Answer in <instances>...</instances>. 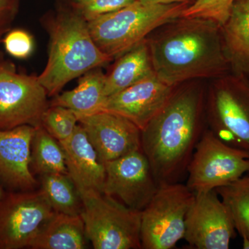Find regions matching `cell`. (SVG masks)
<instances>
[{
    "label": "cell",
    "instance_id": "6da1fadb",
    "mask_svg": "<svg viewBox=\"0 0 249 249\" xmlns=\"http://www.w3.org/2000/svg\"><path fill=\"white\" fill-rule=\"evenodd\" d=\"M183 84L142 131V151L158 186L180 182L206 129V91L197 83Z\"/></svg>",
    "mask_w": 249,
    "mask_h": 249
},
{
    "label": "cell",
    "instance_id": "7a4b0ae2",
    "mask_svg": "<svg viewBox=\"0 0 249 249\" xmlns=\"http://www.w3.org/2000/svg\"><path fill=\"white\" fill-rule=\"evenodd\" d=\"M152 34L146 40L152 67L157 78L167 85L219 78L231 68L222 27L213 21L179 17Z\"/></svg>",
    "mask_w": 249,
    "mask_h": 249
},
{
    "label": "cell",
    "instance_id": "3957f363",
    "mask_svg": "<svg viewBox=\"0 0 249 249\" xmlns=\"http://www.w3.org/2000/svg\"><path fill=\"white\" fill-rule=\"evenodd\" d=\"M49 56L37 76L48 96H55L71 80L113 60L98 48L88 22L74 11L59 14L47 24Z\"/></svg>",
    "mask_w": 249,
    "mask_h": 249
},
{
    "label": "cell",
    "instance_id": "277c9868",
    "mask_svg": "<svg viewBox=\"0 0 249 249\" xmlns=\"http://www.w3.org/2000/svg\"><path fill=\"white\" fill-rule=\"evenodd\" d=\"M189 5L148 4L135 1L89 21L88 27L98 48L110 58H118L159 27L181 17Z\"/></svg>",
    "mask_w": 249,
    "mask_h": 249
},
{
    "label": "cell",
    "instance_id": "5b68a950",
    "mask_svg": "<svg viewBox=\"0 0 249 249\" xmlns=\"http://www.w3.org/2000/svg\"><path fill=\"white\" fill-rule=\"evenodd\" d=\"M88 240L95 249H142V211L99 192L80 195Z\"/></svg>",
    "mask_w": 249,
    "mask_h": 249
},
{
    "label": "cell",
    "instance_id": "8992f818",
    "mask_svg": "<svg viewBox=\"0 0 249 249\" xmlns=\"http://www.w3.org/2000/svg\"><path fill=\"white\" fill-rule=\"evenodd\" d=\"M206 93V122L231 146L249 153V80L240 73L215 78Z\"/></svg>",
    "mask_w": 249,
    "mask_h": 249
},
{
    "label": "cell",
    "instance_id": "52a82bcc",
    "mask_svg": "<svg viewBox=\"0 0 249 249\" xmlns=\"http://www.w3.org/2000/svg\"><path fill=\"white\" fill-rule=\"evenodd\" d=\"M195 197L181 182L159 186L142 211V249H173L184 237L187 214Z\"/></svg>",
    "mask_w": 249,
    "mask_h": 249
},
{
    "label": "cell",
    "instance_id": "ba28073f",
    "mask_svg": "<svg viewBox=\"0 0 249 249\" xmlns=\"http://www.w3.org/2000/svg\"><path fill=\"white\" fill-rule=\"evenodd\" d=\"M249 172V153L228 145L206 128L187 168L186 186L195 194L214 191Z\"/></svg>",
    "mask_w": 249,
    "mask_h": 249
},
{
    "label": "cell",
    "instance_id": "9c48e42d",
    "mask_svg": "<svg viewBox=\"0 0 249 249\" xmlns=\"http://www.w3.org/2000/svg\"><path fill=\"white\" fill-rule=\"evenodd\" d=\"M47 91L37 76L18 73L6 62L0 67V129L41 125L49 104Z\"/></svg>",
    "mask_w": 249,
    "mask_h": 249
},
{
    "label": "cell",
    "instance_id": "30bf717a",
    "mask_svg": "<svg viewBox=\"0 0 249 249\" xmlns=\"http://www.w3.org/2000/svg\"><path fill=\"white\" fill-rule=\"evenodd\" d=\"M54 213L40 190L6 193L0 201V249L30 247Z\"/></svg>",
    "mask_w": 249,
    "mask_h": 249
},
{
    "label": "cell",
    "instance_id": "8fae6325",
    "mask_svg": "<svg viewBox=\"0 0 249 249\" xmlns=\"http://www.w3.org/2000/svg\"><path fill=\"white\" fill-rule=\"evenodd\" d=\"M235 232L229 210L215 190L196 194L187 214L183 237L191 247L228 249Z\"/></svg>",
    "mask_w": 249,
    "mask_h": 249
},
{
    "label": "cell",
    "instance_id": "7c38bea8",
    "mask_svg": "<svg viewBox=\"0 0 249 249\" xmlns=\"http://www.w3.org/2000/svg\"><path fill=\"white\" fill-rule=\"evenodd\" d=\"M106 177L103 193L130 209L142 211L159 186L142 150L104 163Z\"/></svg>",
    "mask_w": 249,
    "mask_h": 249
},
{
    "label": "cell",
    "instance_id": "4fadbf2b",
    "mask_svg": "<svg viewBox=\"0 0 249 249\" xmlns=\"http://www.w3.org/2000/svg\"><path fill=\"white\" fill-rule=\"evenodd\" d=\"M78 118L102 163L142 150V130L124 116L100 111Z\"/></svg>",
    "mask_w": 249,
    "mask_h": 249
},
{
    "label": "cell",
    "instance_id": "5bb4252c",
    "mask_svg": "<svg viewBox=\"0 0 249 249\" xmlns=\"http://www.w3.org/2000/svg\"><path fill=\"white\" fill-rule=\"evenodd\" d=\"M177 87L163 83L155 73L108 96L101 111L124 116L142 131L164 107Z\"/></svg>",
    "mask_w": 249,
    "mask_h": 249
},
{
    "label": "cell",
    "instance_id": "9a60e30c",
    "mask_svg": "<svg viewBox=\"0 0 249 249\" xmlns=\"http://www.w3.org/2000/svg\"><path fill=\"white\" fill-rule=\"evenodd\" d=\"M35 129L28 124L0 129V181L12 191H34L37 186L30 164Z\"/></svg>",
    "mask_w": 249,
    "mask_h": 249
},
{
    "label": "cell",
    "instance_id": "2e32d148",
    "mask_svg": "<svg viewBox=\"0 0 249 249\" xmlns=\"http://www.w3.org/2000/svg\"><path fill=\"white\" fill-rule=\"evenodd\" d=\"M60 143L65 152L67 174L80 195L91 191L103 193L106 168L83 127L78 124L71 137Z\"/></svg>",
    "mask_w": 249,
    "mask_h": 249
},
{
    "label": "cell",
    "instance_id": "e0dca14e",
    "mask_svg": "<svg viewBox=\"0 0 249 249\" xmlns=\"http://www.w3.org/2000/svg\"><path fill=\"white\" fill-rule=\"evenodd\" d=\"M155 74L146 39L117 58L106 74V98L122 91L147 77Z\"/></svg>",
    "mask_w": 249,
    "mask_h": 249
},
{
    "label": "cell",
    "instance_id": "ac0fdd59",
    "mask_svg": "<svg viewBox=\"0 0 249 249\" xmlns=\"http://www.w3.org/2000/svg\"><path fill=\"white\" fill-rule=\"evenodd\" d=\"M222 32L232 68L249 76V0H235Z\"/></svg>",
    "mask_w": 249,
    "mask_h": 249
},
{
    "label": "cell",
    "instance_id": "d6986e66",
    "mask_svg": "<svg viewBox=\"0 0 249 249\" xmlns=\"http://www.w3.org/2000/svg\"><path fill=\"white\" fill-rule=\"evenodd\" d=\"M87 240L81 216L55 212L41 229L29 248L84 249Z\"/></svg>",
    "mask_w": 249,
    "mask_h": 249
},
{
    "label": "cell",
    "instance_id": "ffe728a7",
    "mask_svg": "<svg viewBox=\"0 0 249 249\" xmlns=\"http://www.w3.org/2000/svg\"><path fill=\"white\" fill-rule=\"evenodd\" d=\"M100 68L87 72L80 78L76 88L54 96L49 106L69 108L78 116L89 115L101 111L106 99V74Z\"/></svg>",
    "mask_w": 249,
    "mask_h": 249
},
{
    "label": "cell",
    "instance_id": "44dd1931",
    "mask_svg": "<svg viewBox=\"0 0 249 249\" xmlns=\"http://www.w3.org/2000/svg\"><path fill=\"white\" fill-rule=\"evenodd\" d=\"M31 169L33 173L67 174L65 152L60 142L42 125L36 127L31 145Z\"/></svg>",
    "mask_w": 249,
    "mask_h": 249
},
{
    "label": "cell",
    "instance_id": "7402d4cb",
    "mask_svg": "<svg viewBox=\"0 0 249 249\" xmlns=\"http://www.w3.org/2000/svg\"><path fill=\"white\" fill-rule=\"evenodd\" d=\"M40 190L55 212L70 215L81 214V197L68 174L41 175Z\"/></svg>",
    "mask_w": 249,
    "mask_h": 249
},
{
    "label": "cell",
    "instance_id": "603a6c76",
    "mask_svg": "<svg viewBox=\"0 0 249 249\" xmlns=\"http://www.w3.org/2000/svg\"><path fill=\"white\" fill-rule=\"evenodd\" d=\"M215 191L229 210L243 249H249V180L244 176Z\"/></svg>",
    "mask_w": 249,
    "mask_h": 249
},
{
    "label": "cell",
    "instance_id": "cb8c5ba5",
    "mask_svg": "<svg viewBox=\"0 0 249 249\" xmlns=\"http://www.w3.org/2000/svg\"><path fill=\"white\" fill-rule=\"evenodd\" d=\"M78 124L76 113L62 106H49L41 119V125L59 142L70 139Z\"/></svg>",
    "mask_w": 249,
    "mask_h": 249
},
{
    "label": "cell",
    "instance_id": "d4e9b609",
    "mask_svg": "<svg viewBox=\"0 0 249 249\" xmlns=\"http://www.w3.org/2000/svg\"><path fill=\"white\" fill-rule=\"evenodd\" d=\"M235 0H195L183 11L181 17L210 19L221 27L230 16Z\"/></svg>",
    "mask_w": 249,
    "mask_h": 249
},
{
    "label": "cell",
    "instance_id": "484cf974",
    "mask_svg": "<svg viewBox=\"0 0 249 249\" xmlns=\"http://www.w3.org/2000/svg\"><path fill=\"white\" fill-rule=\"evenodd\" d=\"M137 0H82L72 4V9L87 22L114 12Z\"/></svg>",
    "mask_w": 249,
    "mask_h": 249
},
{
    "label": "cell",
    "instance_id": "4316f807",
    "mask_svg": "<svg viewBox=\"0 0 249 249\" xmlns=\"http://www.w3.org/2000/svg\"><path fill=\"white\" fill-rule=\"evenodd\" d=\"M5 50L11 56L25 59L34 52V40L27 31L18 29L10 31L2 40Z\"/></svg>",
    "mask_w": 249,
    "mask_h": 249
},
{
    "label": "cell",
    "instance_id": "83f0119b",
    "mask_svg": "<svg viewBox=\"0 0 249 249\" xmlns=\"http://www.w3.org/2000/svg\"><path fill=\"white\" fill-rule=\"evenodd\" d=\"M16 11V0H0V29L9 30Z\"/></svg>",
    "mask_w": 249,
    "mask_h": 249
},
{
    "label": "cell",
    "instance_id": "f1b7e54d",
    "mask_svg": "<svg viewBox=\"0 0 249 249\" xmlns=\"http://www.w3.org/2000/svg\"><path fill=\"white\" fill-rule=\"evenodd\" d=\"M140 2L148 4H173L187 3L191 4L195 0H137Z\"/></svg>",
    "mask_w": 249,
    "mask_h": 249
},
{
    "label": "cell",
    "instance_id": "f546056e",
    "mask_svg": "<svg viewBox=\"0 0 249 249\" xmlns=\"http://www.w3.org/2000/svg\"><path fill=\"white\" fill-rule=\"evenodd\" d=\"M9 30H6V29H0V42H1V37L4 34H6V32ZM6 60H4V55H3L2 53H1V51H0V67L1 65H4L5 62H6Z\"/></svg>",
    "mask_w": 249,
    "mask_h": 249
},
{
    "label": "cell",
    "instance_id": "4dcf8cb0",
    "mask_svg": "<svg viewBox=\"0 0 249 249\" xmlns=\"http://www.w3.org/2000/svg\"><path fill=\"white\" fill-rule=\"evenodd\" d=\"M5 194L6 193H4V190H3L2 187L0 185V201H1V199L4 197Z\"/></svg>",
    "mask_w": 249,
    "mask_h": 249
},
{
    "label": "cell",
    "instance_id": "1f68e13d",
    "mask_svg": "<svg viewBox=\"0 0 249 249\" xmlns=\"http://www.w3.org/2000/svg\"><path fill=\"white\" fill-rule=\"evenodd\" d=\"M71 2V4H74V3L78 2V1H82V0H68Z\"/></svg>",
    "mask_w": 249,
    "mask_h": 249
},
{
    "label": "cell",
    "instance_id": "d6a6232c",
    "mask_svg": "<svg viewBox=\"0 0 249 249\" xmlns=\"http://www.w3.org/2000/svg\"><path fill=\"white\" fill-rule=\"evenodd\" d=\"M245 177L246 178H247V179L249 180V172L248 173L246 174V175H245Z\"/></svg>",
    "mask_w": 249,
    "mask_h": 249
}]
</instances>
